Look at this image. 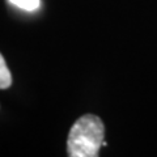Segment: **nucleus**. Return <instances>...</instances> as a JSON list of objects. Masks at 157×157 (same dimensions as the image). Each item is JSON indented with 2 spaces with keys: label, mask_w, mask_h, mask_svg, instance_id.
I'll list each match as a JSON object with an SVG mask.
<instances>
[{
  "label": "nucleus",
  "mask_w": 157,
  "mask_h": 157,
  "mask_svg": "<svg viewBox=\"0 0 157 157\" xmlns=\"http://www.w3.org/2000/svg\"><path fill=\"white\" fill-rule=\"evenodd\" d=\"M12 84V75L9 72L7 63L0 54V89H7Z\"/></svg>",
  "instance_id": "f03ea898"
},
{
  "label": "nucleus",
  "mask_w": 157,
  "mask_h": 157,
  "mask_svg": "<svg viewBox=\"0 0 157 157\" xmlns=\"http://www.w3.org/2000/svg\"><path fill=\"white\" fill-rule=\"evenodd\" d=\"M11 4L16 6L18 8L24 9V11H36L39 8V4H41V0H8Z\"/></svg>",
  "instance_id": "7ed1b4c3"
},
{
  "label": "nucleus",
  "mask_w": 157,
  "mask_h": 157,
  "mask_svg": "<svg viewBox=\"0 0 157 157\" xmlns=\"http://www.w3.org/2000/svg\"><path fill=\"white\" fill-rule=\"evenodd\" d=\"M105 127L97 115L85 114L71 127L67 140L70 157H97L104 143Z\"/></svg>",
  "instance_id": "f257e3e1"
}]
</instances>
